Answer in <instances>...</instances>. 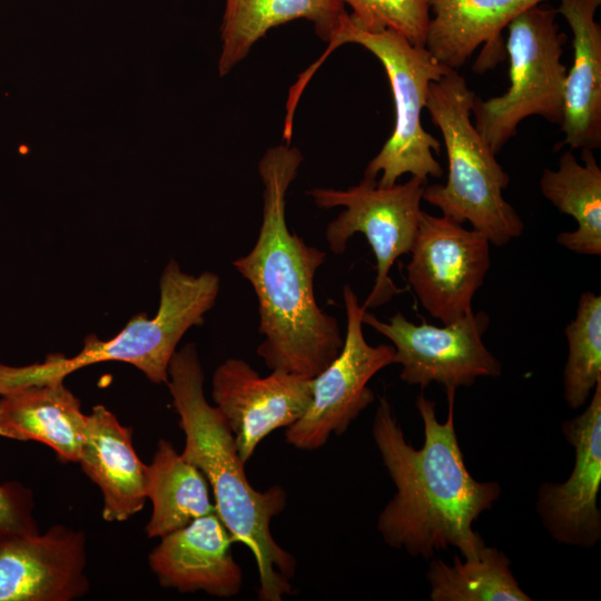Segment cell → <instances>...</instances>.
I'll return each instance as SVG.
<instances>
[{
	"label": "cell",
	"instance_id": "cell-24",
	"mask_svg": "<svg viewBox=\"0 0 601 601\" xmlns=\"http://www.w3.org/2000/svg\"><path fill=\"white\" fill-rule=\"evenodd\" d=\"M568 359L563 371V396L570 408L587 403L601 380V296L581 294L574 318L564 328Z\"/></svg>",
	"mask_w": 601,
	"mask_h": 601
},
{
	"label": "cell",
	"instance_id": "cell-8",
	"mask_svg": "<svg viewBox=\"0 0 601 601\" xmlns=\"http://www.w3.org/2000/svg\"><path fill=\"white\" fill-rule=\"evenodd\" d=\"M426 183L412 176L406 183L384 187L377 179L363 178L345 190L313 188L308 191L319 208H345L325 230L333 254L342 255L357 233L365 236L374 253L376 277L362 305L365 309L386 304L402 292L390 272L400 256L410 254L423 214L421 201Z\"/></svg>",
	"mask_w": 601,
	"mask_h": 601
},
{
	"label": "cell",
	"instance_id": "cell-21",
	"mask_svg": "<svg viewBox=\"0 0 601 601\" xmlns=\"http://www.w3.org/2000/svg\"><path fill=\"white\" fill-rule=\"evenodd\" d=\"M580 164L572 150L564 151L556 169L545 168L540 179L542 195L556 209L578 224L563 231L556 242L566 249L585 256L601 255V169L593 150L581 149Z\"/></svg>",
	"mask_w": 601,
	"mask_h": 601
},
{
	"label": "cell",
	"instance_id": "cell-5",
	"mask_svg": "<svg viewBox=\"0 0 601 601\" xmlns=\"http://www.w3.org/2000/svg\"><path fill=\"white\" fill-rule=\"evenodd\" d=\"M474 98L455 69L430 83L425 108L442 132L449 175L444 185H425L423 200L445 217L469 221L491 244L504 246L522 235L524 224L503 197L509 174L471 121Z\"/></svg>",
	"mask_w": 601,
	"mask_h": 601
},
{
	"label": "cell",
	"instance_id": "cell-10",
	"mask_svg": "<svg viewBox=\"0 0 601 601\" xmlns=\"http://www.w3.org/2000/svg\"><path fill=\"white\" fill-rule=\"evenodd\" d=\"M362 322L393 343V364L402 366L400 378L410 385L424 388L437 383L456 390L473 385L479 377L502 373L500 361L483 342L490 324L483 311L442 327L425 321L414 324L401 312L383 322L365 309Z\"/></svg>",
	"mask_w": 601,
	"mask_h": 601
},
{
	"label": "cell",
	"instance_id": "cell-14",
	"mask_svg": "<svg viewBox=\"0 0 601 601\" xmlns=\"http://www.w3.org/2000/svg\"><path fill=\"white\" fill-rule=\"evenodd\" d=\"M562 432L575 452L573 470L564 482L540 486L536 512L556 542L592 548L601 539V380L588 407L563 422Z\"/></svg>",
	"mask_w": 601,
	"mask_h": 601
},
{
	"label": "cell",
	"instance_id": "cell-15",
	"mask_svg": "<svg viewBox=\"0 0 601 601\" xmlns=\"http://www.w3.org/2000/svg\"><path fill=\"white\" fill-rule=\"evenodd\" d=\"M160 539L148 564L164 588L216 598H233L242 590V568L230 551L235 540L216 511Z\"/></svg>",
	"mask_w": 601,
	"mask_h": 601
},
{
	"label": "cell",
	"instance_id": "cell-9",
	"mask_svg": "<svg viewBox=\"0 0 601 601\" xmlns=\"http://www.w3.org/2000/svg\"><path fill=\"white\" fill-rule=\"evenodd\" d=\"M346 334L335 359L313 377L309 406L300 418L286 427V442L298 450L323 447L332 434L341 436L351 423L374 402L370 380L393 364V345L368 344L363 333L365 308L349 285L343 287Z\"/></svg>",
	"mask_w": 601,
	"mask_h": 601
},
{
	"label": "cell",
	"instance_id": "cell-16",
	"mask_svg": "<svg viewBox=\"0 0 601 601\" xmlns=\"http://www.w3.org/2000/svg\"><path fill=\"white\" fill-rule=\"evenodd\" d=\"M78 463L102 495V519L125 521L147 500V465L132 446V428L104 405L86 414Z\"/></svg>",
	"mask_w": 601,
	"mask_h": 601
},
{
	"label": "cell",
	"instance_id": "cell-12",
	"mask_svg": "<svg viewBox=\"0 0 601 601\" xmlns=\"http://www.w3.org/2000/svg\"><path fill=\"white\" fill-rule=\"evenodd\" d=\"M313 378L283 371L262 377L247 362L228 358L215 370L211 396L247 463L272 432L288 427L312 401Z\"/></svg>",
	"mask_w": 601,
	"mask_h": 601
},
{
	"label": "cell",
	"instance_id": "cell-26",
	"mask_svg": "<svg viewBox=\"0 0 601 601\" xmlns=\"http://www.w3.org/2000/svg\"><path fill=\"white\" fill-rule=\"evenodd\" d=\"M30 489L19 482L0 484V534L38 531Z\"/></svg>",
	"mask_w": 601,
	"mask_h": 601
},
{
	"label": "cell",
	"instance_id": "cell-23",
	"mask_svg": "<svg viewBox=\"0 0 601 601\" xmlns=\"http://www.w3.org/2000/svg\"><path fill=\"white\" fill-rule=\"evenodd\" d=\"M464 559V558H463ZM510 559L500 550L484 545L474 558L453 564L430 563L426 579L432 601H531L511 571Z\"/></svg>",
	"mask_w": 601,
	"mask_h": 601
},
{
	"label": "cell",
	"instance_id": "cell-3",
	"mask_svg": "<svg viewBox=\"0 0 601 601\" xmlns=\"http://www.w3.org/2000/svg\"><path fill=\"white\" fill-rule=\"evenodd\" d=\"M204 380L195 344L174 353L166 385L185 434L181 455L207 479L215 510L235 543L244 544L254 555L258 599L282 601L292 593L296 560L274 539L270 521L284 511L287 494L279 485L265 491L252 486L226 418L206 400Z\"/></svg>",
	"mask_w": 601,
	"mask_h": 601
},
{
	"label": "cell",
	"instance_id": "cell-2",
	"mask_svg": "<svg viewBox=\"0 0 601 601\" xmlns=\"http://www.w3.org/2000/svg\"><path fill=\"white\" fill-rule=\"evenodd\" d=\"M302 152L289 144L268 148L258 162L263 215L253 248L233 266L252 285L263 341L257 355L270 371L315 377L339 354L344 338L337 319L314 294V277L326 253L309 246L286 221V194Z\"/></svg>",
	"mask_w": 601,
	"mask_h": 601
},
{
	"label": "cell",
	"instance_id": "cell-22",
	"mask_svg": "<svg viewBox=\"0 0 601 601\" xmlns=\"http://www.w3.org/2000/svg\"><path fill=\"white\" fill-rule=\"evenodd\" d=\"M207 479L185 460L171 442L159 440L152 461L147 465V499L152 503L145 531L148 538H162L211 513Z\"/></svg>",
	"mask_w": 601,
	"mask_h": 601
},
{
	"label": "cell",
	"instance_id": "cell-4",
	"mask_svg": "<svg viewBox=\"0 0 601 601\" xmlns=\"http://www.w3.org/2000/svg\"><path fill=\"white\" fill-rule=\"evenodd\" d=\"M159 289V307L154 317L136 315L108 341L88 335L75 356L49 354L41 363L22 366L0 363V395L63 381L82 367L110 361L135 366L154 384H167L168 366L178 343L189 328L203 325L219 294L220 278L211 272L185 273L170 259L160 276Z\"/></svg>",
	"mask_w": 601,
	"mask_h": 601
},
{
	"label": "cell",
	"instance_id": "cell-7",
	"mask_svg": "<svg viewBox=\"0 0 601 601\" xmlns=\"http://www.w3.org/2000/svg\"><path fill=\"white\" fill-rule=\"evenodd\" d=\"M556 13L536 6L508 24L510 87L487 100L474 98V127L494 154L516 135L526 117L562 121L566 68L561 58L568 37L559 31Z\"/></svg>",
	"mask_w": 601,
	"mask_h": 601
},
{
	"label": "cell",
	"instance_id": "cell-25",
	"mask_svg": "<svg viewBox=\"0 0 601 601\" xmlns=\"http://www.w3.org/2000/svg\"><path fill=\"white\" fill-rule=\"evenodd\" d=\"M352 24L368 33L394 31L415 47H425L431 11L428 0H342Z\"/></svg>",
	"mask_w": 601,
	"mask_h": 601
},
{
	"label": "cell",
	"instance_id": "cell-13",
	"mask_svg": "<svg viewBox=\"0 0 601 601\" xmlns=\"http://www.w3.org/2000/svg\"><path fill=\"white\" fill-rule=\"evenodd\" d=\"M82 531L0 534V601H72L89 591Z\"/></svg>",
	"mask_w": 601,
	"mask_h": 601
},
{
	"label": "cell",
	"instance_id": "cell-20",
	"mask_svg": "<svg viewBox=\"0 0 601 601\" xmlns=\"http://www.w3.org/2000/svg\"><path fill=\"white\" fill-rule=\"evenodd\" d=\"M346 14L342 0H225L219 76L230 72L272 28L306 19L321 40L329 42Z\"/></svg>",
	"mask_w": 601,
	"mask_h": 601
},
{
	"label": "cell",
	"instance_id": "cell-1",
	"mask_svg": "<svg viewBox=\"0 0 601 601\" xmlns=\"http://www.w3.org/2000/svg\"><path fill=\"white\" fill-rule=\"evenodd\" d=\"M455 388H446L447 418L439 422L435 403L415 400L424 443H408L391 403L380 397L372 434L396 492L378 515L377 530L387 545L428 559L455 546L464 559L485 545L473 523L501 495L496 482H480L466 469L454 425Z\"/></svg>",
	"mask_w": 601,
	"mask_h": 601
},
{
	"label": "cell",
	"instance_id": "cell-17",
	"mask_svg": "<svg viewBox=\"0 0 601 601\" xmlns=\"http://www.w3.org/2000/svg\"><path fill=\"white\" fill-rule=\"evenodd\" d=\"M601 0H560L556 12L572 35L573 63L566 73L563 116L564 140L573 149L601 147V26L595 13Z\"/></svg>",
	"mask_w": 601,
	"mask_h": 601
},
{
	"label": "cell",
	"instance_id": "cell-11",
	"mask_svg": "<svg viewBox=\"0 0 601 601\" xmlns=\"http://www.w3.org/2000/svg\"><path fill=\"white\" fill-rule=\"evenodd\" d=\"M490 246L480 231L423 211L406 276L432 317L451 324L473 312V297L490 269Z\"/></svg>",
	"mask_w": 601,
	"mask_h": 601
},
{
	"label": "cell",
	"instance_id": "cell-18",
	"mask_svg": "<svg viewBox=\"0 0 601 601\" xmlns=\"http://www.w3.org/2000/svg\"><path fill=\"white\" fill-rule=\"evenodd\" d=\"M0 396L1 436L41 442L61 461L78 463L86 414L63 381L24 386Z\"/></svg>",
	"mask_w": 601,
	"mask_h": 601
},
{
	"label": "cell",
	"instance_id": "cell-19",
	"mask_svg": "<svg viewBox=\"0 0 601 601\" xmlns=\"http://www.w3.org/2000/svg\"><path fill=\"white\" fill-rule=\"evenodd\" d=\"M546 0H428L431 20L425 48L442 65L457 70L481 45L489 68L501 50V33L523 11ZM481 69V70H482Z\"/></svg>",
	"mask_w": 601,
	"mask_h": 601
},
{
	"label": "cell",
	"instance_id": "cell-6",
	"mask_svg": "<svg viewBox=\"0 0 601 601\" xmlns=\"http://www.w3.org/2000/svg\"><path fill=\"white\" fill-rule=\"evenodd\" d=\"M345 43L359 45L383 65L394 99L395 124L380 152L367 164L364 178L377 179L380 186H392L405 174L424 181L440 178L443 169L432 150L440 152V141L424 130L422 110L425 108L430 83L437 81L451 68L439 62L425 47H415L394 31L368 33L355 28L348 17L329 40L327 49L302 75L292 91L300 96L309 79L332 51Z\"/></svg>",
	"mask_w": 601,
	"mask_h": 601
}]
</instances>
